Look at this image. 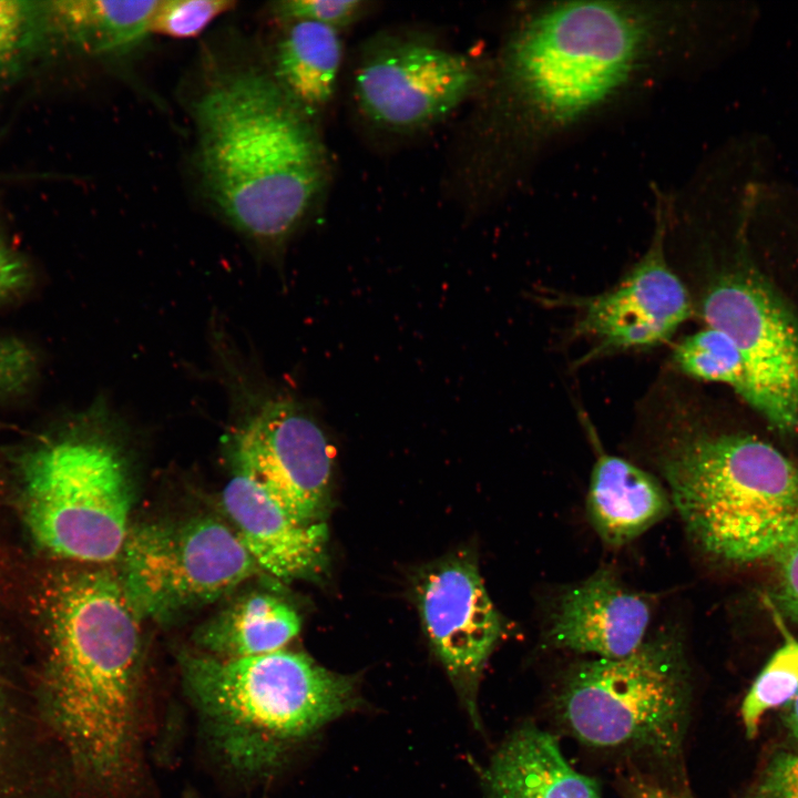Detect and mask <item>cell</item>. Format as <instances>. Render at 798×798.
Segmentation results:
<instances>
[{
	"instance_id": "cell-1",
	"label": "cell",
	"mask_w": 798,
	"mask_h": 798,
	"mask_svg": "<svg viewBox=\"0 0 798 798\" xmlns=\"http://www.w3.org/2000/svg\"><path fill=\"white\" fill-rule=\"evenodd\" d=\"M45 620L44 718L80 782L119 798L140 773L141 618L117 573L90 569L54 581Z\"/></svg>"
},
{
	"instance_id": "cell-2",
	"label": "cell",
	"mask_w": 798,
	"mask_h": 798,
	"mask_svg": "<svg viewBox=\"0 0 798 798\" xmlns=\"http://www.w3.org/2000/svg\"><path fill=\"white\" fill-rule=\"evenodd\" d=\"M197 160L223 215L258 243L282 245L325 185L327 161L306 113L256 71L216 79L194 105Z\"/></svg>"
},
{
	"instance_id": "cell-3",
	"label": "cell",
	"mask_w": 798,
	"mask_h": 798,
	"mask_svg": "<svg viewBox=\"0 0 798 798\" xmlns=\"http://www.w3.org/2000/svg\"><path fill=\"white\" fill-rule=\"evenodd\" d=\"M653 415L671 500L705 552L750 563L777 559L798 540V468L787 457L751 436L700 429L677 395Z\"/></svg>"
},
{
	"instance_id": "cell-4",
	"label": "cell",
	"mask_w": 798,
	"mask_h": 798,
	"mask_svg": "<svg viewBox=\"0 0 798 798\" xmlns=\"http://www.w3.org/2000/svg\"><path fill=\"white\" fill-rule=\"evenodd\" d=\"M178 659L205 739L226 768L247 778L275 771L294 745L361 702L355 676L304 653L219 658L186 652Z\"/></svg>"
},
{
	"instance_id": "cell-5",
	"label": "cell",
	"mask_w": 798,
	"mask_h": 798,
	"mask_svg": "<svg viewBox=\"0 0 798 798\" xmlns=\"http://www.w3.org/2000/svg\"><path fill=\"white\" fill-rule=\"evenodd\" d=\"M652 14L630 3L573 1L535 11L507 53L508 82L539 124L560 126L613 96L644 62Z\"/></svg>"
},
{
	"instance_id": "cell-6",
	"label": "cell",
	"mask_w": 798,
	"mask_h": 798,
	"mask_svg": "<svg viewBox=\"0 0 798 798\" xmlns=\"http://www.w3.org/2000/svg\"><path fill=\"white\" fill-rule=\"evenodd\" d=\"M112 417L95 406L21 461L27 528L42 549L62 559L110 563L129 535L130 469Z\"/></svg>"
},
{
	"instance_id": "cell-7",
	"label": "cell",
	"mask_w": 798,
	"mask_h": 798,
	"mask_svg": "<svg viewBox=\"0 0 798 798\" xmlns=\"http://www.w3.org/2000/svg\"><path fill=\"white\" fill-rule=\"evenodd\" d=\"M688 707L686 658L669 635L645 640L622 658L577 664L557 697L562 722L583 744L664 756L681 747Z\"/></svg>"
},
{
	"instance_id": "cell-8",
	"label": "cell",
	"mask_w": 798,
	"mask_h": 798,
	"mask_svg": "<svg viewBox=\"0 0 798 798\" xmlns=\"http://www.w3.org/2000/svg\"><path fill=\"white\" fill-rule=\"evenodd\" d=\"M120 557L130 603L157 621L212 603L259 571L232 528L206 516L130 529Z\"/></svg>"
},
{
	"instance_id": "cell-9",
	"label": "cell",
	"mask_w": 798,
	"mask_h": 798,
	"mask_svg": "<svg viewBox=\"0 0 798 798\" xmlns=\"http://www.w3.org/2000/svg\"><path fill=\"white\" fill-rule=\"evenodd\" d=\"M703 290L699 314L725 332L743 365L738 393L776 430H798V318L767 285L727 273Z\"/></svg>"
},
{
	"instance_id": "cell-10",
	"label": "cell",
	"mask_w": 798,
	"mask_h": 798,
	"mask_svg": "<svg viewBox=\"0 0 798 798\" xmlns=\"http://www.w3.org/2000/svg\"><path fill=\"white\" fill-rule=\"evenodd\" d=\"M236 470L301 523L325 522L330 508L332 449L317 420L291 398H269L231 439Z\"/></svg>"
},
{
	"instance_id": "cell-11",
	"label": "cell",
	"mask_w": 798,
	"mask_h": 798,
	"mask_svg": "<svg viewBox=\"0 0 798 798\" xmlns=\"http://www.w3.org/2000/svg\"><path fill=\"white\" fill-rule=\"evenodd\" d=\"M666 218L661 211L645 254L612 288L570 300L572 337L589 342L584 360L666 344L694 313L684 279L669 264Z\"/></svg>"
},
{
	"instance_id": "cell-12",
	"label": "cell",
	"mask_w": 798,
	"mask_h": 798,
	"mask_svg": "<svg viewBox=\"0 0 798 798\" xmlns=\"http://www.w3.org/2000/svg\"><path fill=\"white\" fill-rule=\"evenodd\" d=\"M416 595L430 644L478 727L479 682L501 621L475 562L459 553L432 563L419 574Z\"/></svg>"
},
{
	"instance_id": "cell-13",
	"label": "cell",
	"mask_w": 798,
	"mask_h": 798,
	"mask_svg": "<svg viewBox=\"0 0 798 798\" xmlns=\"http://www.w3.org/2000/svg\"><path fill=\"white\" fill-rule=\"evenodd\" d=\"M477 83V70L463 54L423 42L396 41L364 59L356 72L355 94L371 121L410 130L451 113Z\"/></svg>"
},
{
	"instance_id": "cell-14",
	"label": "cell",
	"mask_w": 798,
	"mask_h": 798,
	"mask_svg": "<svg viewBox=\"0 0 798 798\" xmlns=\"http://www.w3.org/2000/svg\"><path fill=\"white\" fill-rule=\"evenodd\" d=\"M232 530L259 570L282 580L319 579L328 567V526L294 519L250 479L235 473L222 494Z\"/></svg>"
},
{
	"instance_id": "cell-15",
	"label": "cell",
	"mask_w": 798,
	"mask_h": 798,
	"mask_svg": "<svg viewBox=\"0 0 798 798\" xmlns=\"http://www.w3.org/2000/svg\"><path fill=\"white\" fill-rule=\"evenodd\" d=\"M651 613L645 597L601 569L559 597L546 641L559 649L622 658L645 642Z\"/></svg>"
},
{
	"instance_id": "cell-16",
	"label": "cell",
	"mask_w": 798,
	"mask_h": 798,
	"mask_svg": "<svg viewBox=\"0 0 798 798\" xmlns=\"http://www.w3.org/2000/svg\"><path fill=\"white\" fill-rule=\"evenodd\" d=\"M482 780L487 798H601L596 781L574 769L556 739L534 724L504 739Z\"/></svg>"
},
{
	"instance_id": "cell-17",
	"label": "cell",
	"mask_w": 798,
	"mask_h": 798,
	"mask_svg": "<svg viewBox=\"0 0 798 798\" xmlns=\"http://www.w3.org/2000/svg\"><path fill=\"white\" fill-rule=\"evenodd\" d=\"M671 505L668 493L649 472L616 456L597 458L586 510L605 543L621 546L631 542L664 519Z\"/></svg>"
},
{
	"instance_id": "cell-18",
	"label": "cell",
	"mask_w": 798,
	"mask_h": 798,
	"mask_svg": "<svg viewBox=\"0 0 798 798\" xmlns=\"http://www.w3.org/2000/svg\"><path fill=\"white\" fill-rule=\"evenodd\" d=\"M54 44L100 55L124 52L151 33L160 1H45Z\"/></svg>"
},
{
	"instance_id": "cell-19",
	"label": "cell",
	"mask_w": 798,
	"mask_h": 798,
	"mask_svg": "<svg viewBox=\"0 0 798 798\" xmlns=\"http://www.w3.org/2000/svg\"><path fill=\"white\" fill-rule=\"evenodd\" d=\"M339 30L308 20L287 21L275 52V81L306 114L331 99L342 59Z\"/></svg>"
},
{
	"instance_id": "cell-20",
	"label": "cell",
	"mask_w": 798,
	"mask_h": 798,
	"mask_svg": "<svg viewBox=\"0 0 798 798\" xmlns=\"http://www.w3.org/2000/svg\"><path fill=\"white\" fill-rule=\"evenodd\" d=\"M301 620L291 605L267 593L237 600L197 631L205 654L241 658L283 649L300 631Z\"/></svg>"
},
{
	"instance_id": "cell-21",
	"label": "cell",
	"mask_w": 798,
	"mask_h": 798,
	"mask_svg": "<svg viewBox=\"0 0 798 798\" xmlns=\"http://www.w3.org/2000/svg\"><path fill=\"white\" fill-rule=\"evenodd\" d=\"M51 44L45 1L0 0V90L27 75Z\"/></svg>"
},
{
	"instance_id": "cell-22",
	"label": "cell",
	"mask_w": 798,
	"mask_h": 798,
	"mask_svg": "<svg viewBox=\"0 0 798 798\" xmlns=\"http://www.w3.org/2000/svg\"><path fill=\"white\" fill-rule=\"evenodd\" d=\"M672 364L690 378L723 383L737 393L743 386V365L733 340L723 331L705 327L682 338Z\"/></svg>"
},
{
	"instance_id": "cell-23",
	"label": "cell",
	"mask_w": 798,
	"mask_h": 798,
	"mask_svg": "<svg viewBox=\"0 0 798 798\" xmlns=\"http://www.w3.org/2000/svg\"><path fill=\"white\" fill-rule=\"evenodd\" d=\"M798 694V641L787 640L766 663L747 695L740 714L748 737L757 735L763 717L787 706Z\"/></svg>"
},
{
	"instance_id": "cell-24",
	"label": "cell",
	"mask_w": 798,
	"mask_h": 798,
	"mask_svg": "<svg viewBox=\"0 0 798 798\" xmlns=\"http://www.w3.org/2000/svg\"><path fill=\"white\" fill-rule=\"evenodd\" d=\"M234 4L228 0L160 1L152 18L151 32L173 38H193Z\"/></svg>"
},
{
	"instance_id": "cell-25",
	"label": "cell",
	"mask_w": 798,
	"mask_h": 798,
	"mask_svg": "<svg viewBox=\"0 0 798 798\" xmlns=\"http://www.w3.org/2000/svg\"><path fill=\"white\" fill-rule=\"evenodd\" d=\"M360 0H283L273 4L274 14L287 21L308 20L339 30L364 11Z\"/></svg>"
},
{
	"instance_id": "cell-26",
	"label": "cell",
	"mask_w": 798,
	"mask_h": 798,
	"mask_svg": "<svg viewBox=\"0 0 798 798\" xmlns=\"http://www.w3.org/2000/svg\"><path fill=\"white\" fill-rule=\"evenodd\" d=\"M35 368L32 350L21 340L0 337V395L22 389Z\"/></svg>"
},
{
	"instance_id": "cell-27",
	"label": "cell",
	"mask_w": 798,
	"mask_h": 798,
	"mask_svg": "<svg viewBox=\"0 0 798 798\" xmlns=\"http://www.w3.org/2000/svg\"><path fill=\"white\" fill-rule=\"evenodd\" d=\"M753 798H798V753L774 756L756 785Z\"/></svg>"
},
{
	"instance_id": "cell-28",
	"label": "cell",
	"mask_w": 798,
	"mask_h": 798,
	"mask_svg": "<svg viewBox=\"0 0 798 798\" xmlns=\"http://www.w3.org/2000/svg\"><path fill=\"white\" fill-rule=\"evenodd\" d=\"M776 601L781 612L798 623V540L778 557Z\"/></svg>"
},
{
	"instance_id": "cell-29",
	"label": "cell",
	"mask_w": 798,
	"mask_h": 798,
	"mask_svg": "<svg viewBox=\"0 0 798 798\" xmlns=\"http://www.w3.org/2000/svg\"><path fill=\"white\" fill-rule=\"evenodd\" d=\"M30 279L28 264L0 231V304L23 293Z\"/></svg>"
},
{
	"instance_id": "cell-30",
	"label": "cell",
	"mask_w": 798,
	"mask_h": 798,
	"mask_svg": "<svg viewBox=\"0 0 798 798\" xmlns=\"http://www.w3.org/2000/svg\"><path fill=\"white\" fill-rule=\"evenodd\" d=\"M626 798H692L690 796L654 781L635 780L626 791Z\"/></svg>"
},
{
	"instance_id": "cell-31",
	"label": "cell",
	"mask_w": 798,
	"mask_h": 798,
	"mask_svg": "<svg viewBox=\"0 0 798 798\" xmlns=\"http://www.w3.org/2000/svg\"><path fill=\"white\" fill-rule=\"evenodd\" d=\"M785 723L790 735L798 741V694L786 706Z\"/></svg>"
},
{
	"instance_id": "cell-32",
	"label": "cell",
	"mask_w": 798,
	"mask_h": 798,
	"mask_svg": "<svg viewBox=\"0 0 798 798\" xmlns=\"http://www.w3.org/2000/svg\"><path fill=\"white\" fill-rule=\"evenodd\" d=\"M7 708H6V699L2 693V689L0 687V750L2 749L3 740H4V732H6V723H7Z\"/></svg>"
},
{
	"instance_id": "cell-33",
	"label": "cell",
	"mask_w": 798,
	"mask_h": 798,
	"mask_svg": "<svg viewBox=\"0 0 798 798\" xmlns=\"http://www.w3.org/2000/svg\"><path fill=\"white\" fill-rule=\"evenodd\" d=\"M184 798H201L193 791H187L184 796Z\"/></svg>"
}]
</instances>
